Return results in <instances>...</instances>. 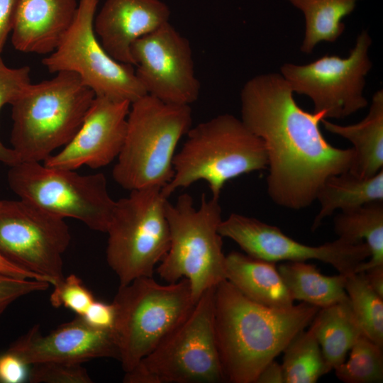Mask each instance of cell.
I'll return each instance as SVG.
<instances>
[{
	"label": "cell",
	"mask_w": 383,
	"mask_h": 383,
	"mask_svg": "<svg viewBox=\"0 0 383 383\" xmlns=\"http://www.w3.org/2000/svg\"><path fill=\"white\" fill-rule=\"evenodd\" d=\"M240 102L241 121L265 144L267 191L276 204L304 209L316 200L326 179L351 168L353 149L338 148L326 140L319 126L324 113L301 108L282 74L251 78L241 90Z\"/></svg>",
	"instance_id": "6da1fadb"
},
{
	"label": "cell",
	"mask_w": 383,
	"mask_h": 383,
	"mask_svg": "<svg viewBox=\"0 0 383 383\" xmlns=\"http://www.w3.org/2000/svg\"><path fill=\"white\" fill-rule=\"evenodd\" d=\"M320 309L301 302L273 309L252 301L225 279L215 287L214 332L226 382L255 383L262 369L304 330Z\"/></svg>",
	"instance_id": "7a4b0ae2"
},
{
	"label": "cell",
	"mask_w": 383,
	"mask_h": 383,
	"mask_svg": "<svg viewBox=\"0 0 383 383\" xmlns=\"http://www.w3.org/2000/svg\"><path fill=\"white\" fill-rule=\"evenodd\" d=\"M96 95L73 72L30 83L11 104L10 142L20 162H44L82 126Z\"/></svg>",
	"instance_id": "3957f363"
},
{
	"label": "cell",
	"mask_w": 383,
	"mask_h": 383,
	"mask_svg": "<svg viewBox=\"0 0 383 383\" xmlns=\"http://www.w3.org/2000/svg\"><path fill=\"white\" fill-rule=\"evenodd\" d=\"M268 167L265 144L233 115L223 113L192 127L173 160L174 175L161 189L168 198L177 189L205 181L218 199L225 184Z\"/></svg>",
	"instance_id": "277c9868"
},
{
	"label": "cell",
	"mask_w": 383,
	"mask_h": 383,
	"mask_svg": "<svg viewBox=\"0 0 383 383\" xmlns=\"http://www.w3.org/2000/svg\"><path fill=\"white\" fill-rule=\"evenodd\" d=\"M190 105L168 104L145 94L131 104L122 149L112 171L122 188L167 185L174 175L179 141L192 124Z\"/></svg>",
	"instance_id": "5b68a950"
},
{
	"label": "cell",
	"mask_w": 383,
	"mask_h": 383,
	"mask_svg": "<svg viewBox=\"0 0 383 383\" xmlns=\"http://www.w3.org/2000/svg\"><path fill=\"white\" fill-rule=\"evenodd\" d=\"M221 213L218 199H208L204 193L198 209L186 193L176 203L166 204L170 246L156 270L167 283L188 279L195 302L226 279L223 237L218 232Z\"/></svg>",
	"instance_id": "8992f818"
},
{
	"label": "cell",
	"mask_w": 383,
	"mask_h": 383,
	"mask_svg": "<svg viewBox=\"0 0 383 383\" xmlns=\"http://www.w3.org/2000/svg\"><path fill=\"white\" fill-rule=\"evenodd\" d=\"M195 304L185 278L162 284L152 277H141L119 285L112 302V331L123 370H133L186 318Z\"/></svg>",
	"instance_id": "52a82bcc"
},
{
	"label": "cell",
	"mask_w": 383,
	"mask_h": 383,
	"mask_svg": "<svg viewBox=\"0 0 383 383\" xmlns=\"http://www.w3.org/2000/svg\"><path fill=\"white\" fill-rule=\"evenodd\" d=\"M215 287L204 292L186 318L133 370L125 372L123 382H226L214 332Z\"/></svg>",
	"instance_id": "ba28073f"
},
{
	"label": "cell",
	"mask_w": 383,
	"mask_h": 383,
	"mask_svg": "<svg viewBox=\"0 0 383 383\" xmlns=\"http://www.w3.org/2000/svg\"><path fill=\"white\" fill-rule=\"evenodd\" d=\"M166 198L158 187L131 190L116 201L106 231V261L119 280L127 284L152 277L170 246Z\"/></svg>",
	"instance_id": "9c48e42d"
},
{
	"label": "cell",
	"mask_w": 383,
	"mask_h": 383,
	"mask_svg": "<svg viewBox=\"0 0 383 383\" xmlns=\"http://www.w3.org/2000/svg\"><path fill=\"white\" fill-rule=\"evenodd\" d=\"M20 199L62 218H72L91 230L106 233L116 204L103 173L80 174L39 162H19L7 173Z\"/></svg>",
	"instance_id": "30bf717a"
},
{
	"label": "cell",
	"mask_w": 383,
	"mask_h": 383,
	"mask_svg": "<svg viewBox=\"0 0 383 383\" xmlns=\"http://www.w3.org/2000/svg\"><path fill=\"white\" fill-rule=\"evenodd\" d=\"M99 0H79L74 21L57 48L42 60L50 73L73 72L96 96L131 104L147 94L133 65L114 60L98 40L94 20Z\"/></svg>",
	"instance_id": "8fae6325"
},
{
	"label": "cell",
	"mask_w": 383,
	"mask_h": 383,
	"mask_svg": "<svg viewBox=\"0 0 383 383\" xmlns=\"http://www.w3.org/2000/svg\"><path fill=\"white\" fill-rule=\"evenodd\" d=\"M70 240L65 218L22 199L0 200V254L36 279L54 287L62 281Z\"/></svg>",
	"instance_id": "7c38bea8"
},
{
	"label": "cell",
	"mask_w": 383,
	"mask_h": 383,
	"mask_svg": "<svg viewBox=\"0 0 383 383\" xmlns=\"http://www.w3.org/2000/svg\"><path fill=\"white\" fill-rule=\"evenodd\" d=\"M372 39L362 30L348 57L325 55L306 65L284 64L281 74L292 91L309 96L313 112L340 119L367 106L365 76L372 67L368 50Z\"/></svg>",
	"instance_id": "4fadbf2b"
},
{
	"label": "cell",
	"mask_w": 383,
	"mask_h": 383,
	"mask_svg": "<svg viewBox=\"0 0 383 383\" xmlns=\"http://www.w3.org/2000/svg\"><path fill=\"white\" fill-rule=\"evenodd\" d=\"M218 232L252 257L275 263L318 260L345 276L356 273L370 257L365 243H353L338 238L318 246L307 245L287 236L277 226L235 213L221 221Z\"/></svg>",
	"instance_id": "5bb4252c"
},
{
	"label": "cell",
	"mask_w": 383,
	"mask_h": 383,
	"mask_svg": "<svg viewBox=\"0 0 383 383\" xmlns=\"http://www.w3.org/2000/svg\"><path fill=\"white\" fill-rule=\"evenodd\" d=\"M131 53L136 77L147 94L179 105H191L198 99L200 82L190 43L170 22L136 40Z\"/></svg>",
	"instance_id": "9a60e30c"
},
{
	"label": "cell",
	"mask_w": 383,
	"mask_h": 383,
	"mask_svg": "<svg viewBox=\"0 0 383 383\" xmlns=\"http://www.w3.org/2000/svg\"><path fill=\"white\" fill-rule=\"evenodd\" d=\"M131 104L95 96L74 136L43 164L73 170L84 165L98 169L110 164L123 145Z\"/></svg>",
	"instance_id": "2e32d148"
},
{
	"label": "cell",
	"mask_w": 383,
	"mask_h": 383,
	"mask_svg": "<svg viewBox=\"0 0 383 383\" xmlns=\"http://www.w3.org/2000/svg\"><path fill=\"white\" fill-rule=\"evenodd\" d=\"M7 351L28 365L47 362L82 364L97 358L119 357L112 329L94 327L79 316L48 334H42L35 325Z\"/></svg>",
	"instance_id": "e0dca14e"
},
{
	"label": "cell",
	"mask_w": 383,
	"mask_h": 383,
	"mask_svg": "<svg viewBox=\"0 0 383 383\" xmlns=\"http://www.w3.org/2000/svg\"><path fill=\"white\" fill-rule=\"evenodd\" d=\"M170 15L162 0H106L94 17V29L114 60L134 66L132 44L170 22Z\"/></svg>",
	"instance_id": "ac0fdd59"
},
{
	"label": "cell",
	"mask_w": 383,
	"mask_h": 383,
	"mask_svg": "<svg viewBox=\"0 0 383 383\" xmlns=\"http://www.w3.org/2000/svg\"><path fill=\"white\" fill-rule=\"evenodd\" d=\"M77 0H16L11 43L26 53L49 55L75 18Z\"/></svg>",
	"instance_id": "d6986e66"
},
{
	"label": "cell",
	"mask_w": 383,
	"mask_h": 383,
	"mask_svg": "<svg viewBox=\"0 0 383 383\" xmlns=\"http://www.w3.org/2000/svg\"><path fill=\"white\" fill-rule=\"evenodd\" d=\"M226 277L245 296L259 304L273 309L294 305L275 262L231 252L226 255Z\"/></svg>",
	"instance_id": "ffe728a7"
},
{
	"label": "cell",
	"mask_w": 383,
	"mask_h": 383,
	"mask_svg": "<svg viewBox=\"0 0 383 383\" xmlns=\"http://www.w3.org/2000/svg\"><path fill=\"white\" fill-rule=\"evenodd\" d=\"M324 128L349 140L355 158L350 172L368 178L383 170V91L375 92L367 115L361 121L347 126L321 120Z\"/></svg>",
	"instance_id": "44dd1931"
},
{
	"label": "cell",
	"mask_w": 383,
	"mask_h": 383,
	"mask_svg": "<svg viewBox=\"0 0 383 383\" xmlns=\"http://www.w3.org/2000/svg\"><path fill=\"white\" fill-rule=\"evenodd\" d=\"M316 200L320 203V210L313 220L312 231L336 210L343 211L383 201V170L368 178L359 177L349 170L331 176L319 188Z\"/></svg>",
	"instance_id": "7402d4cb"
},
{
	"label": "cell",
	"mask_w": 383,
	"mask_h": 383,
	"mask_svg": "<svg viewBox=\"0 0 383 383\" xmlns=\"http://www.w3.org/2000/svg\"><path fill=\"white\" fill-rule=\"evenodd\" d=\"M311 324L327 372L345 360L348 352L362 334L348 299L320 309Z\"/></svg>",
	"instance_id": "603a6c76"
},
{
	"label": "cell",
	"mask_w": 383,
	"mask_h": 383,
	"mask_svg": "<svg viewBox=\"0 0 383 383\" xmlns=\"http://www.w3.org/2000/svg\"><path fill=\"white\" fill-rule=\"evenodd\" d=\"M277 269L294 301L322 309L348 299L345 275L326 276L314 265L301 261L285 262Z\"/></svg>",
	"instance_id": "cb8c5ba5"
},
{
	"label": "cell",
	"mask_w": 383,
	"mask_h": 383,
	"mask_svg": "<svg viewBox=\"0 0 383 383\" xmlns=\"http://www.w3.org/2000/svg\"><path fill=\"white\" fill-rule=\"evenodd\" d=\"M334 231L338 238L368 245L370 260L362 262L356 272L383 265V201L340 211L334 218Z\"/></svg>",
	"instance_id": "d4e9b609"
},
{
	"label": "cell",
	"mask_w": 383,
	"mask_h": 383,
	"mask_svg": "<svg viewBox=\"0 0 383 383\" xmlns=\"http://www.w3.org/2000/svg\"><path fill=\"white\" fill-rule=\"evenodd\" d=\"M301 10L305 18V34L301 51L310 54L321 41L333 43L343 33L342 20L360 0H287Z\"/></svg>",
	"instance_id": "484cf974"
},
{
	"label": "cell",
	"mask_w": 383,
	"mask_h": 383,
	"mask_svg": "<svg viewBox=\"0 0 383 383\" xmlns=\"http://www.w3.org/2000/svg\"><path fill=\"white\" fill-rule=\"evenodd\" d=\"M283 353L281 365L285 383H315L328 373L311 324L307 331L303 330L297 333Z\"/></svg>",
	"instance_id": "4316f807"
},
{
	"label": "cell",
	"mask_w": 383,
	"mask_h": 383,
	"mask_svg": "<svg viewBox=\"0 0 383 383\" xmlns=\"http://www.w3.org/2000/svg\"><path fill=\"white\" fill-rule=\"evenodd\" d=\"M345 289L362 334L383 346V297L371 288L362 272L346 276Z\"/></svg>",
	"instance_id": "83f0119b"
},
{
	"label": "cell",
	"mask_w": 383,
	"mask_h": 383,
	"mask_svg": "<svg viewBox=\"0 0 383 383\" xmlns=\"http://www.w3.org/2000/svg\"><path fill=\"white\" fill-rule=\"evenodd\" d=\"M383 346L362 334L350 350L348 360L333 370L345 383H380L383 381Z\"/></svg>",
	"instance_id": "f1b7e54d"
},
{
	"label": "cell",
	"mask_w": 383,
	"mask_h": 383,
	"mask_svg": "<svg viewBox=\"0 0 383 383\" xmlns=\"http://www.w3.org/2000/svg\"><path fill=\"white\" fill-rule=\"evenodd\" d=\"M30 72L28 66L7 67L0 55V110L5 104H11L31 83ZM19 162L14 150L6 147L0 140V162L10 167Z\"/></svg>",
	"instance_id": "f546056e"
},
{
	"label": "cell",
	"mask_w": 383,
	"mask_h": 383,
	"mask_svg": "<svg viewBox=\"0 0 383 383\" xmlns=\"http://www.w3.org/2000/svg\"><path fill=\"white\" fill-rule=\"evenodd\" d=\"M28 380L30 383H91L82 364L47 362L31 365Z\"/></svg>",
	"instance_id": "4dcf8cb0"
},
{
	"label": "cell",
	"mask_w": 383,
	"mask_h": 383,
	"mask_svg": "<svg viewBox=\"0 0 383 383\" xmlns=\"http://www.w3.org/2000/svg\"><path fill=\"white\" fill-rule=\"evenodd\" d=\"M95 300L81 279L73 274L64 277L59 284L55 286L50 297L52 306H64L79 316L86 313Z\"/></svg>",
	"instance_id": "1f68e13d"
},
{
	"label": "cell",
	"mask_w": 383,
	"mask_h": 383,
	"mask_svg": "<svg viewBox=\"0 0 383 383\" xmlns=\"http://www.w3.org/2000/svg\"><path fill=\"white\" fill-rule=\"evenodd\" d=\"M48 282L29 278H19L0 272V316L18 299L28 294L47 290Z\"/></svg>",
	"instance_id": "d6a6232c"
},
{
	"label": "cell",
	"mask_w": 383,
	"mask_h": 383,
	"mask_svg": "<svg viewBox=\"0 0 383 383\" xmlns=\"http://www.w3.org/2000/svg\"><path fill=\"white\" fill-rule=\"evenodd\" d=\"M28 365L6 350L0 355V382L21 383L28 379Z\"/></svg>",
	"instance_id": "836d02e7"
},
{
	"label": "cell",
	"mask_w": 383,
	"mask_h": 383,
	"mask_svg": "<svg viewBox=\"0 0 383 383\" xmlns=\"http://www.w3.org/2000/svg\"><path fill=\"white\" fill-rule=\"evenodd\" d=\"M90 325L103 329H112L115 311L111 304L95 300L82 316Z\"/></svg>",
	"instance_id": "e575fe53"
},
{
	"label": "cell",
	"mask_w": 383,
	"mask_h": 383,
	"mask_svg": "<svg viewBox=\"0 0 383 383\" xmlns=\"http://www.w3.org/2000/svg\"><path fill=\"white\" fill-rule=\"evenodd\" d=\"M16 0H0V55L12 31Z\"/></svg>",
	"instance_id": "d590c367"
},
{
	"label": "cell",
	"mask_w": 383,
	"mask_h": 383,
	"mask_svg": "<svg viewBox=\"0 0 383 383\" xmlns=\"http://www.w3.org/2000/svg\"><path fill=\"white\" fill-rule=\"evenodd\" d=\"M255 383H285L282 365L274 360L269 362L258 375Z\"/></svg>",
	"instance_id": "8d00e7d4"
},
{
	"label": "cell",
	"mask_w": 383,
	"mask_h": 383,
	"mask_svg": "<svg viewBox=\"0 0 383 383\" xmlns=\"http://www.w3.org/2000/svg\"><path fill=\"white\" fill-rule=\"evenodd\" d=\"M362 272L371 288L383 297V265L368 268Z\"/></svg>",
	"instance_id": "74e56055"
},
{
	"label": "cell",
	"mask_w": 383,
	"mask_h": 383,
	"mask_svg": "<svg viewBox=\"0 0 383 383\" xmlns=\"http://www.w3.org/2000/svg\"><path fill=\"white\" fill-rule=\"evenodd\" d=\"M0 272L19 278L36 279L33 274L13 265L0 254ZM40 280V279H39Z\"/></svg>",
	"instance_id": "f35d334b"
}]
</instances>
